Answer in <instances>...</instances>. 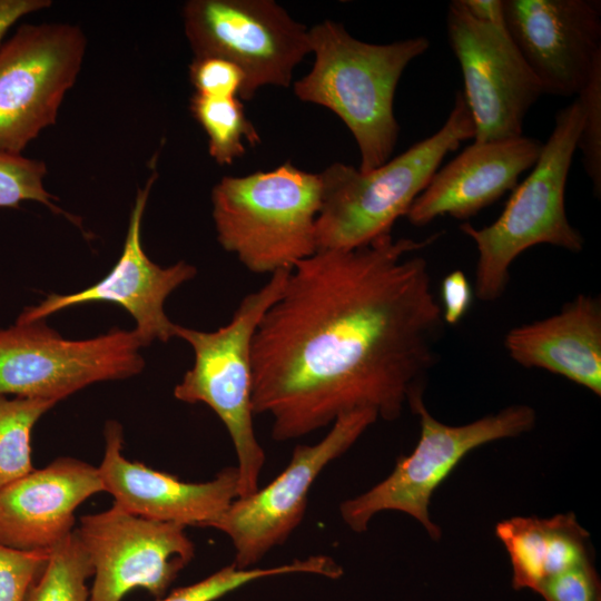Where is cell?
Listing matches in <instances>:
<instances>
[{"instance_id":"obj_1","label":"cell","mask_w":601,"mask_h":601,"mask_svg":"<svg viewBox=\"0 0 601 601\" xmlns=\"http://www.w3.org/2000/svg\"><path fill=\"white\" fill-rule=\"evenodd\" d=\"M422 240L384 235L298 263L252 346L254 414L289 441L373 410L386 421L423 396L445 323Z\"/></svg>"},{"instance_id":"obj_2","label":"cell","mask_w":601,"mask_h":601,"mask_svg":"<svg viewBox=\"0 0 601 601\" xmlns=\"http://www.w3.org/2000/svg\"><path fill=\"white\" fill-rule=\"evenodd\" d=\"M312 70L293 85L295 96L328 108L352 132L361 154L358 170L391 157L400 132L394 95L403 71L430 48L426 37L387 45L353 38L342 23L325 20L308 30Z\"/></svg>"},{"instance_id":"obj_3","label":"cell","mask_w":601,"mask_h":601,"mask_svg":"<svg viewBox=\"0 0 601 601\" xmlns=\"http://www.w3.org/2000/svg\"><path fill=\"white\" fill-rule=\"evenodd\" d=\"M474 135L471 111L457 91L443 126L397 157L366 173L343 162L329 165L318 174L317 252L351 250L392 234L445 156Z\"/></svg>"},{"instance_id":"obj_4","label":"cell","mask_w":601,"mask_h":601,"mask_svg":"<svg viewBox=\"0 0 601 601\" xmlns=\"http://www.w3.org/2000/svg\"><path fill=\"white\" fill-rule=\"evenodd\" d=\"M321 194L319 175L289 162L225 176L211 190L217 240L254 274L292 270L317 253Z\"/></svg>"},{"instance_id":"obj_5","label":"cell","mask_w":601,"mask_h":601,"mask_svg":"<svg viewBox=\"0 0 601 601\" xmlns=\"http://www.w3.org/2000/svg\"><path fill=\"white\" fill-rule=\"evenodd\" d=\"M582 122L583 108L577 98L556 112L552 132L531 173L513 189L496 220L482 228L469 223L460 225L477 249L479 299H499L509 284L513 260L533 246L548 244L572 253L582 250L583 236L570 224L564 203Z\"/></svg>"},{"instance_id":"obj_6","label":"cell","mask_w":601,"mask_h":601,"mask_svg":"<svg viewBox=\"0 0 601 601\" xmlns=\"http://www.w3.org/2000/svg\"><path fill=\"white\" fill-rule=\"evenodd\" d=\"M289 269L270 275L259 289L247 294L231 319L214 332L174 326V336L194 351V365L174 388V396L185 403H204L224 423L235 447L238 472V497L257 491L265 464L253 423L252 346L259 322L284 290Z\"/></svg>"},{"instance_id":"obj_7","label":"cell","mask_w":601,"mask_h":601,"mask_svg":"<svg viewBox=\"0 0 601 601\" xmlns=\"http://www.w3.org/2000/svg\"><path fill=\"white\" fill-rule=\"evenodd\" d=\"M420 418V440L410 455L401 456L392 473L363 494L339 506L341 516L354 532L366 531L378 512L401 511L418 521L433 540L441 529L428 512L433 492L472 450L486 443L519 436L533 428L535 411L528 405L508 406L464 425H449L431 415L423 396L410 405Z\"/></svg>"},{"instance_id":"obj_8","label":"cell","mask_w":601,"mask_h":601,"mask_svg":"<svg viewBox=\"0 0 601 601\" xmlns=\"http://www.w3.org/2000/svg\"><path fill=\"white\" fill-rule=\"evenodd\" d=\"M141 347L134 329L73 341L45 319L16 322L0 328V394L58 403L90 384L139 374Z\"/></svg>"},{"instance_id":"obj_9","label":"cell","mask_w":601,"mask_h":601,"mask_svg":"<svg viewBox=\"0 0 601 601\" xmlns=\"http://www.w3.org/2000/svg\"><path fill=\"white\" fill-rule=\"evenodd\" d=\"M183 20L194 57L223 58L243 70L244 100L264 86L289 87L311 52L307 28L273 0H190Z\"/></svg>"},{"instance_id":"obj_10","label":"cell","mask_w":601,"mask_h":601,"mask_svg":"<svg viewBox=\"0 0 601 601\" xmlns=\"http://www.w3.org/2000/svg\"><path fill=\"white\" fill-rule=\"evenodd\" d=\"M87 40L75 24H22L0 46V155L20 156L57 120Z\"/></svg>"},{"instance_id":"obj_11","label":"cell","mask_w":601,"mask_h":601,"mask_svg":"<svg viewBox=\"0 0 601 601\" xmlns=\"http://www.w3.org/2000/svg\"><path fill=\"white\" fill-rule=\"evenodd\" d=\"M445 24L462 71L474 141L522 136L524 119L543 91L504 24L473 17L463 0L450 2Z\"/></svg>"},{"instance_id":"obj_12","label":"cell","mask_w":601,"mask_h":601,"mask_svg":"<svg viewBox=\"0 0 601 601\" xmlns=\"http://www.w3.org/2000/svg\"><path fill=\"white\" fill-rule=\"evenodd\" d=\"M378 418L373 410L341 415L313 445H297L288 465L265 487L237 497L208 528L225 533L235 549L234 564L249 569L283 544L302 522L308 492L319 473L344 454Z\"/></svg>"},{"instance_id":"obj_13","label":"cell","mask_w":601,"mask_h":601,"mask_svg":"<svg viewBox=\"0 0 601 601\" xmlns=\"http://www.w3.org/2000/svg\"><path fill=\"white\" fill-rule=\"evenodd\" d=\"M185 529L135 515L116 503L81 516L76 533L93 569L89 601H121L134 589L162 598L195 556Z\"/></svg>"},{"instance_id":"obj_14","label":"cell","mask_w":601,"mask_h":601,"mask_svg":"<svg viewBox=\"0 0 601 601\" xmlns=\"http://www.w3.org/2000/svg\"><path fill=\"white\" fill-rule=\"evenodd\" d=\"M503 18L543 93L579 95L601 60V2L503 0Z\"/></svg>"},{"instance_id":"obj_15","label":"cell","mask_w":601,"mask_h":601,"mask_svg":"<svg viewBox=\"0 0 601 601\" xmlns=\"http://www.w3.org/2000/svg\"><path fill=\"white\" fill-rule=\"evenodd\" d=\"M157 177L154 171L142 189H138L121 255L112 269L96 284L77 293L50 294L38 305L26 307L17 323H31L87 303L108 302L120 305L135 319L134 332L142 346L154 341L168 342L175 324L164 306L167 297L184 283L193 279L197 269L180 260L168 267L151 262L141 244V221L150 188Z\"/></svg>"},{"instance_id":"obj_16","label":"cell","mask_w":601,"mask_h":601,"mask_svg":"<svg viewBox=\"0 0 601 601\" xmlns=\"http://www.w3.org/2000/svg\"><path fill=\"white\" fill-rule=\"evenodd\" d=\"M98 466L104 491L126 511L154 521L208 528L238 497L236 466L207 482H184L122 455V426L108 421Z\"/></svg>"},{"instance_id":"obj_17","label":"cell","mask_w":601,"mask_h":601,"mask_svg":"<svg viewBox=\"0 0 601 601\" xmlns=\"http://www.w3.org/2000/svg\"><path fill=\"white\" fill-rule=\"evenodd\" d=\"M104 491L99 470L59 457L0 490V544L23 550H50L73 531L75 512Z\"/></svg>"},{"instance_id":"obj_18","label":"cell","mask_w":601,"mask_h":601,"mask_svg":"<svg viewBox=\"0 0 601 601\" xmlns=\"http://www.w3.org/2000/svg\"><path fill=\"white\" fill-rule=\"evenodd\" d=\"M543 142L519 136L474 141L443 167L406 213L414 226L442 216L467 219L513 190L520 176L536 162Z\"/></svg>"},{"instance_id":"obj_19","label":"cell","mask_w":601,"mask_h":601,"mask_svg":"<svg viewBox=\"0 0 601 601\" xmlns=\"http://www.w3.org/2000/svg\"><path fill=\"white\" fill-rule=\"evenodd\" d=\"M509 356L528 368L565 377L601 394V300L580 294L558 314L511 328Z\"/></svg>"},{"instance_id":"obj_20","label":"cell","mask_w":601,"mask_h":601,"mask_svg":"<svg viewBox=\"0 0 601 601\" xmlns=\"http://www.w3.org/2000/svg\"><path fill=\"white\" fill-rule=\"evenodd\" d=\"M495 533L509 553L515 590L536 592L549 578L591 561L589 533L573 513L514 516L499 522Z\"/></svg>"},{"instance_id":"obj_21","label":"cell","mask_w":601,"mask_h":601,"mask_svg":"<svg viewBox=\"0 0 601 601\" xmlns=\"http://www.w3.org/2000/svg\"><path fill=\"white\" fill-rule=\"evenodd\" d=\"M189 109L207 134L209 155L220 166L230 165L245 154L244 138L252 146L260 142L238 98H214L195 92Z\"/></svg>"},{"instance_id":"obj_22","label":"cell","mask_w":601,"mask_h":601,"mask_svg":"<svg viewBox=\"0 0 601 601\" xmlns=\"http://www.w3.org/2000/svg\"><path fill=\"white\" fill-rule=\"evenodd\" d=\"M57 402L0 394V490L35 470L31 434Z\"/></svg>"},{"instance_id":"obj_23","label":"cell","mask_w":601,"mask_h":601,"mask_svg":"<svg viewBox=\"0 0 601 601\" xmlns=\"http://www.w3.org/2000/svg\"><path fill=\"white\" fill-rule=\"evenodd\" d=\"M293 573H309L338 579L343 569L336 561L326 555H313L265 569H240L231 563L196 583L175 589L168 595L156 601H216L255 580Z\"/></svg>"},{"instance_id":"obj_24","label":"cell","mask_w":601,"mask_h":601,"mask_svg":"<svg viewBox=\"0 0 601 601\" xmlns=\"http://www.w3.org/2000/svg\"><path fill=\"white\" fill-rule=\"evenodd\" d=\"M93 574L76 530L50 549L49 560L26 601H89L87 580Z\"/></svg>"},{"instance_id":"obj_25","label":"cell","mask_w":601,"mask_h":601,"mask_svg":"<svg viewBox=\"0 0 601 601\" xmlns=\"http://www.w3.org/2000/svg\"><path fill=\"white\" fill-rule=\"evenodd\" d=\"M47 167L43 161L20 156L0 155V207L19 208L23 201L40 203L56 214H63L75 224L73 216L61 210L43 186Z\"/></svg>"},{"instance_id":"obj_26","label":"cell","mask_w":601,"mask_h":601,"mask_svg":"<svg viewBox=\"0 0 601 601\" xmlns=\"http://www.w3.org/2000/svg\"><path fill=\"white\" fill-rule=\"evenodd\" d=\"M583 108V122L578 140L585 174L590 178L593 193L601 194V60H599L579 92Z\"/></svg>"},{"instance_id":"obj_27","label":"cell","mask_w":601,"mask_h":601,"mask_svg":"<svg viewBox=\"0 0 601 601\" xmlns=\"http://www.w3.org/2000/svg\"><path fill=\"white\" fill-rule=\"evenodd\" d=\"M50 550L23 551L0 544V601H26Z\"/></svg>"},{"instance_id":"obj_28","label":"cell","mask_w":601,"mask_h":601,"mask_svg":"<svg viewBox=\"0 0 601 601\" xmlns=\"http://www.w3.org/2000/svg\"><path fill=\"white\" fill-rule=\"evenodd\" d=\"M189 78L196 93L214 98H238L245 82L237 65L218 57H194Z\"/></svg>"},{"instance_id":"obj_29","label":"cell","mask_w":601,"mask_h":601,"mask_svg":"<svg viewBox=\"0 0 601 601\" xmlns=\"http://www.w3.org/2000/svg\"><path fill=\"white\" fill-rule=\"evenodd\" d=\"M545 601H601V585L592 561L545 580L536 590Z\"/></svg>"},{"instance_id":"obj_30","label":"cell","mask_w":601,"mask_h":601,"mask_svg":"<svg viewBox=\"0 0 601 601\" xmlns=\"http://www.w3.org/2000/svg\"><path fill=\"white\" fill-rule=\"evenodd\" d=\"M442 316L445 325H456L467 313L473 300V289L465 274L455 269L441 285Z\"/></svg>"},{"instance_id":"obj_31","label":"cell","mask_w":601,"mask_h":601,"mask_svg":"<svg viewBox=\"0 0 601 601\" xmlns=\"http://www.w3.org/2000/svg\"><path fill=\"white\" fill-rule=\"evenodd\" d=\"M50 6V0H0V46L7 31L18 20Z\"/></svg>"},{"instance_id":"obj_32","label":"cell","mask_w":601,"mask_h":601,"mask_svg":"<svg viewBox=\"0 0 601 601\" xmlns=\"http://www.w3.org/2000/svg\"><path fill=\"white\" fill-rule=\"evenodd\" d=\"M471 14L480 20L504 24L503 0H463Z\"/></svg>"}]
</instances>
